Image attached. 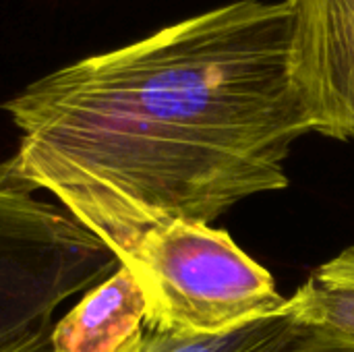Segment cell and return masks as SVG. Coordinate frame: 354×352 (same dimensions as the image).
I'll use <instances>...</instances> for the list:
<instances>
[{"label":"cell","instance_id":"cell-1","mask_svg":"<svg viewBox=\"0 0 354 352\" xmlns=\"http://www.w3.org/2000/svg\"><path fill=\"white\" fill-rule=\"evenodd\" d=\"M286 0H236L56 68L4 102L21 174L108 247L172 220L209 224L288 187L311 133Z\"/></svg>","mask_w":354,"mask_h":352},{"label":"cell","instance_id":"cell-2","mask_svg":"<svg viewBox=\"0 0 354 352\" xmlns=\"http://www.w3.org/2000/svg\"><path fill=\"white\" fill-rule=\"evenodd\" d=\"M0 162V352H52L58 313L118 268L110 247Z\"/></svg>","mask_w":354,"mask_h":352},{"label":"cell","instance_id":"cell-3","mask_svg":"<svg viewBox=\"0 0 354 352\" xmlns=\"http://www.w3.org/2000/svg\"><path fill=\"white\" fill-rule=\"evenodd\" d=\"M110 251L145 295L149 332L220 336L286 305L272 274L245 255L226 230L209 224H153Z\"/></svg>","mask_w":354,"mask_h":352},{"label":"cell","instance_id":"cell-4","mask_svg":"<svg viewBox=\"0 0 354 352\" xmlns=\"http://www.w3.org/2000/svg\"><path fill=\"white\" fill-rule=\"evenodd\" d=\"M290 73L311 133L354 137V0H286Z\"/></svg>","mask_w":354,"mask_h":352},{"label":"cell","instance_id":"cell-5","mask_svg":"<svg viewBox=\"0 0 354 352\" xmlns=\"http://www.w3.org/2000/svg\"><path fill=\"white\" fill-rule=\"evenodd\" d=\"M145 295L120 266L58 319L52 352H122L145 334Z\"/></svg>","mask_w":354,"mask_h":352},{"label":"cell","instance_id":"cell-6","mask_svg":"<svg viewBox=\"0 0 354 352\" xmlns=\"http://www.w3.org/2000/svg\"><path fill=\"white\" fill-rule=\"evenodd\" d=\"M286 307L303 326L354 340V247L322 263Z\"/></svg>","mask_w":354,"mask_h":352},{"label":"cell","instance_id":"cell-7","mask_svg":"<svg viewBox=\"0 0 354 352\" xmlns=\"http://www.w3.org/2000/svg\"><path fill=\"white\" fill-rule=\"evenodd\" d=\"M299 322L284 309L276 315L257 319L220 336H187L170 332H149L122 352H270L284 340Z\"/></svg>","mask_w":354,"mask_h":352},{"label":"cell","instance_id":"cell-8","mask_svg":"<svg viewBox=\"0 0 354 352\" xmlns=\"http://www.w3.org/2000/svg\"><path fill=\"white\" fill-rule=\"evenodd\" d=\"M270 352H354V340L299 324Z\"/></svg>","mask_w":354,"mask_h":352}]
</instances>
